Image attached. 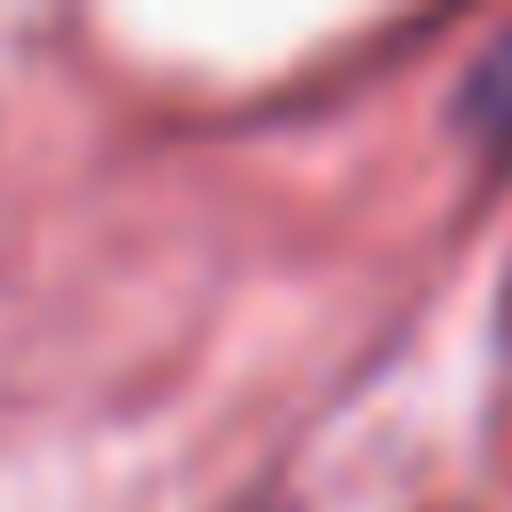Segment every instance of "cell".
<instances>
[{"label":"cell","instance_id":"cell-1","mask_svg":"<svg viewBox=\"0 0 512 512\" xmlns=\"http://www.w3.org/2000/svg\"><path fill=\"white\" fill-rule=\"evenodd\" d=\"M472 120H480L488 136H512V40L472 72Z\"/></svg>","mask_w":512,"mask_h":512}]
</instances>
